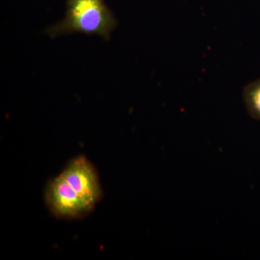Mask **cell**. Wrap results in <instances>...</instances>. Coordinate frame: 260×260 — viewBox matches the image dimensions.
Segmentation results:
<instances>
[{"instance_id": "cell-1", "label": "cell", "mask_w": 260, "mask_h": 260, "mask_svg": "<svg viewBox=\"0 0 260 260\" xmlns=\"http://www.w3.org/2000/svg\"><path fill=\"white\" fill-rule=\"evenodd\" d=\"M66 8L64 18L46 30L52 39L79 32L109 41L117 27V20L104 0H67Z\"/></svg>"}, {"instance_id": "cell-2", "label": "cell", "mask_w": 260, "mask_h": 260, "mask_svg": "<svg viewBox=\"0 0 260 260\" xmlns=\"http://www.w3.org/2000/svg\"><path fill=\"white\" fill-rule=\"evenodd\" d=\"M46 199L51 211L61 218H78L93 208V205L78 194L61 174L49 183Z\"/></svg>"}, {"instance_id": "cell-3", "label": "cell", "mask_w": 260, "mask_h": 260, "mask_svg": "<svg viewBox=\"0 0 260 260\" xmlns=\"http://www.w3.org/2000/svg\"><path fill=\"white\" fill-rule=\"evenodd\" d=\"M73 189L95 206L102 196V188L95 169L88 159L79 156L74 159L61 173Z\"/></svg>"}, {"instance_id": "cell-4", "label": "cell", "mask_w": 260, "mask_h": 260, "mask_svg": "<svg viewBox=\"0 0 260 260\" xmlns=\"http://www.w3.org/2000/svg\"><path fill=\"white\" fill-rule=\"evenodd\" d=\"M243 99L251 117L260 121V79L246 85L243 90Z\"/></svg>"}]
</instances>
